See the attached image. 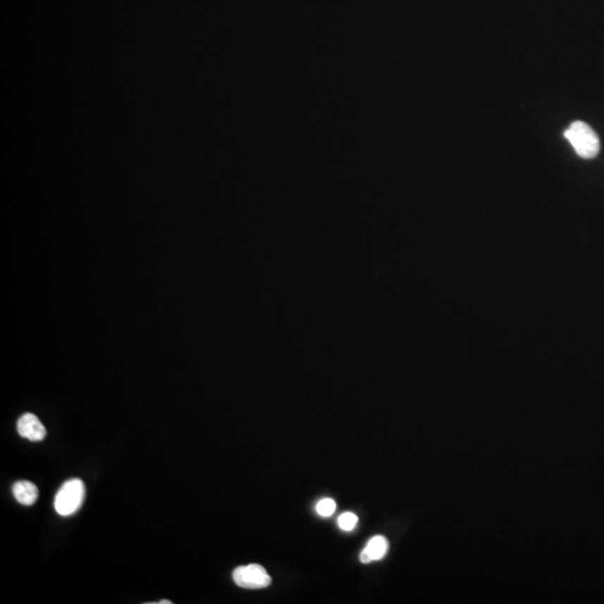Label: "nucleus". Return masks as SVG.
<instances>
[{
  "mask_svg": "<svg viewBox=\"0 0 604 604\" xmlns=\"http://www.w3.org/2000/svg\"><path fill=\"white\" fill-rule=\"evenodd\" d=\"M564 136L580 157L592 159L599 155L601 147L599 137L586 122H573L564 132Z\"/></svg>",
  "mask_w": 604,
  "mask_h": 604,
  "instance_id": "nucleus-1",
  "label": "nucleus"
},
{
  "mask_svg": "<svg viewBox=\"0 0 604 604\" xmlns=\"http://www.w3.org/2000/svg\"><path fill=\"white\" fill-rule=\"evenodd\" d=\"M85 498V486L81 479H70L63 483L55 496L54 507L61 516H70L81 508Z\"/></svg>",
  "mask_w": 604,
  "mask_h": 604,
  "instance_id": "nucleus-2",
  "label": "nucleus"
},
{
  "mask_svg": "<svg viewBox=\"0 0 604 604\" xmlns=\"http://www.w3.org/2000/svg\"><path fill=\"white\" fill-rule=\"evenodd\" d=\"M233 581L240 588L258 590L271 584V577L260 564H249L234 569Z\"/></svg>",
  "mask_w": 604,
  "mask_h": 604,
  "instance_id": "nucleus-3",
  "label": "nucleus"
},
{
  "mask_svg": "<svg viewBox=\"0 0 604 604\" xmlns=\"http://www.w3.org/2000/svg\"><path fill=\"white\" fill-rule=\"evenodd\" d=\"M17 431L19 436L30 441H42L47 436V429L43 426V423L32 413H25L19 417Z\"/></svg>",
  "mask_w": 604,
  "mask_h": 604,
  "instance_id": "nucleus-4",
  "label": "nucleus"
},
{
  "mask_svg": "<svg viewBox=\"0 0 604 604\" xmlns=\"http://www.w3.org/2000/svg\"><path fill=\"white\" fill-rule=\"evenodd\" d=\"M388 550V539L384 536H374L369 539L363 552L361 553L359 560L362 563L367 564L369 562L378 561L386 555Z\"/></svg>",
  "mask_w": 604,
  "mask_h": 604,
  "instance_id": "nucleus-5",
  "label": "nucleus"
},
{
  "mask_svg": "<svg viewBox=\"0 0 604 604\" xmlns=\"http://www.w3.org/2000/svg\"><path fill=\"white\" fill-rule=\"evenodd\" d=\"M13 493H14L15 499L18 501L19 504L24 506H30L34 505L38 498V488L30 481H17L13 486Z\"/></svg>",
  "mask_w": 604,
  "mask_h": 604,
  "instance_id": "nucleus-6",
  "label": "nucleus"
},
{
  "mask_svg": "<svg viewBox=\"0 0 604 604\" xmlns=\"http://www.w3.org/2000/svg\"><path fill=\"white\" fill-rule=\"evenodd\" d=\"M316 510L321 517H331L336 510V503L331 498L321 499L318 503Z\"/></svg>",
  "mask_w": 604,
  "mask_h": 604,
  "instance_id": "nucleus-7",
  "label": "nucleus"
},
{
  "mask_svg": "<svg viewBox=\"0 0 604 604\" xmlns=\"http://www.w3.org/2000/svg\"><path fill=\"white\" fill-rule=\"evenodd\" d=\"M357 522V516L354 512H344L338 518V525L343 531H352L355 529Z\"/></svg>",
  "mask_w": 604,
  "mask_h": 604,
  "instance_id": "nucleus-8",
  "label": "nucleus"
},
{
  "mask_svg": "<svg viewBox=\"0 0 604 604\" xmlns=\"http://www.w3.org/2000/svg\"><path fill=\"white\" fill-rule=\"evenodd\" d=\"M173 602L168 601V600H163V601L158 602V604H171Z\"/></svg>",
  "mask_w": 604,
  "mask_h": 604,
  "instance_id": "nucleus-9",
  "label": "nucleus"
}]
</instances>
